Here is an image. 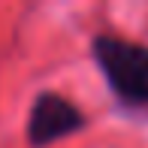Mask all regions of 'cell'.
<instances>
[{"mask_svg": "<svg viewBox=\"0 0 148 148\" xmlns=\"http://www.w3.org/2000/svg\"><path fill=\"white\" fill-rule=\"evenodd\" d=\"M91 58L103 73L109 91L127 109H148V45L115 33L91 39Z\"/></svg>", "mask_w": 148, "mask_h": 148, "instance_id": "cell-1", "label": "cell"}, {"mask_svg": "<svg viewBox=\"0 0 148 148\" xmlns=\"http://www.w3.org/2000/svg\"><path fill=\"white\" fill-rule=\"evenodd\" d=\"M85 124H88V118L73 100L55 91H42L36 94L27 115V142L33 148H45L58 139H66L85 130Z\"/></svg>", "mask_w": 148, "mask_h": 148, "instance_id": "cell-2", "label": "cell"}]
</instances>
